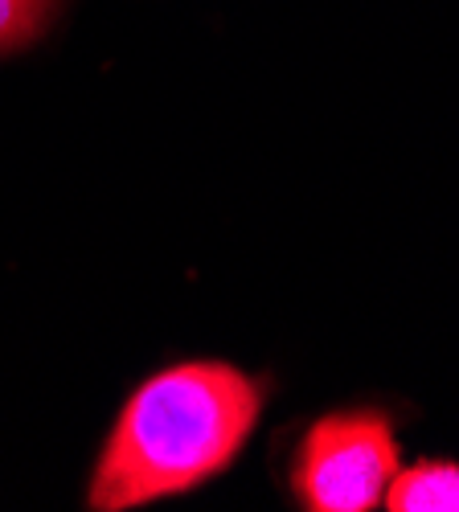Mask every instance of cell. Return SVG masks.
Returning a JSON list of instances; mask_svg holds the SVG:
<instances>
[{
  "instance_id": "obj_1",
  "label": "cell",
  "mask_w": 459,
  "mask_h": 512,
  "mask_svg": "<svg viewBox=\"0 0 459 512\" xmlns=\"http://www.w3.org/2000/svg\"><path fill=\"white\" fill-rule=\"evenodd\" d=\"M263 410V386L222 361L152 373L128 398L99 455L87 504L99 512L181 496L238 459Z\"/></svg>"
},
{
  "instance_id": "obj_2",
  "label": "cell",
  "mask_w": 459,
  "mask_h": 512,
  "mask_svg": "<svg viewBox=\"0 0 459 512\" xmlns=\"http://www.w3.org/2000/svg\"><path fill=\"white\" fill-rule=\"evenodd\" d=\"M394 472L398 443L386 414H328L300 447L296 496L312 512H369L382 504Z\"/></svg>"
},
{
  "instance_id": "obj_3",
  "label": "cell",
  "mask_w": 459,
  "mask_h": 512,
  "mask_svg": "<svg viewBox=\"0 0 459 512\" xmlns=\"http://www.w3.org/2000/svg\"><path fill=\"white\" fill-rule=\"evenodd\" d=\"M382 504L390 512H459V463L423 459L398 467Z\"/></svg>"
},
{
  "instance_id": "obj_4",
  "label": "cell",
  "mask_w": 459,
  "mask_h": 512,
  "mask_svg": "<svg viewBox=\"0 0 459 512\" xmlns=\"http://www.w3.org/2000/svg\"><path fill=\"white\" fill-rule=\"evenodd\" d=\"M62 0H0V58L21 54L50 33Z\"/></svg>"
}]
</instances>
